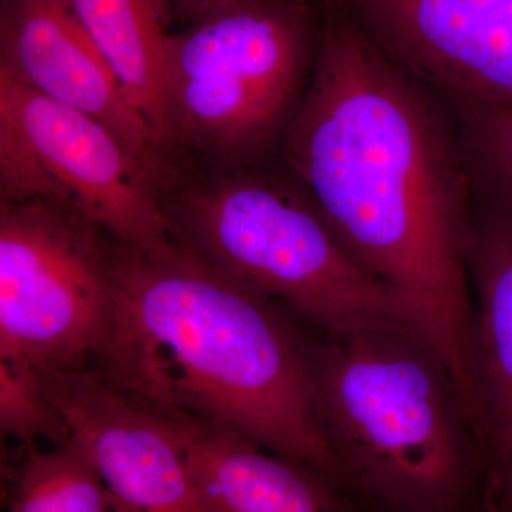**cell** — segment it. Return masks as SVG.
<instances>
[{
  "mask_svg": "<svg viewBox=\"0 0 512 512\" xmlns=\"http://www.w3.org/2000/svg\"><path fill=\"white\" fill-rule=\"evenodd\" d=\"M467 268L481 407L484 512H512V214L471 197Z\"/></svg>",
  "mask_w": 512,
  "mask_h": 512,
  "instance_id": "cell-11",
  "label": "cell"
},
{
  "mask_svg": "<svg viewBox=\"0 0 512 512\" xmlns=\"http://www.w3.org/2000/svg\"><path fill=\"white\" fill-rule=\"evenodd\" d=\"M0 429L20 444L69 440L66 424L50 402L42 376L20 363L0 360Z\"/></svg>",
  "mask_w": 512,
  "mask_h": 512,
  "instance_id": "cell-16",
  "label": "cell"
},
{
  "mask_svg": "<svg viewBox=\"0 0 512 512\" xmlns=\"http://www.w3.org/2000/svg\"><path fill=\"white\" fill-rule=\"evenodd\" d=\"M158 413L183 439L212 512H345L325 483L329 477L315 468L276 456L235 431Z\"/></svg>",
  "mask_w": 512,
  "mask_h": 512,
  "instance_id": "cell-12",
  "label": "cell"
},
{
  "mask_svg": "<svg viewBox=\"0 0 512 512\" xmlns=\"http://www.w3.org/2000/svg\"><path fill=\"white\" fill-rule=\"evenodd\" d=\"M456 110L471 190L512 214V107L451 103Z\"/></svg>",
  "mask_w": 512,
  "mask_h": 512,
  "instance_id": "cell-15",
  "label": "cell"
},
{
  "mask_svg": "<svg viewBox=\"0 0 512 512\" xmlns=\"http://www.w3.org/2000/svg\"><path fill=\"white\" fill-rule=\"evenodd\" d=\"M450 103L512 107V0H338Z\"/></svg>",
  "mask_w": 512,
  "mask_h": 512,
  "instance_id": "cell-9",
  "label": "cell"
},
{
  "mask_svg": "<svg viewBox=\"0 0 512 512\" xmlns=\"http://www.w3.org/2000/svg\"><path fill=\"white\" fill-rule=\"evenodd\" d=\"M42 382L69 440L100 474L113 512H212L183 439L163 414L97 370L42 376Z\"/></svg>",
  "mask_w": 512,
  "mask_h": 512,
  "instance_id": "cell-8",
  "label": "cell"
},
{
  "mask_svg": "<svg viewBox=\"0 0 512 512\" xmlns=\"http://www.w3.org/2000/svg\"><path fill=\"white\" fill-rule=\"evenodd\" d=\"M338 476L394 512H461L483 454L453 377L409 326L308 340Z\"/></svg>",
  "mask_w": 512,
  "mask_h": 512,
  "instance_id": "cell-3",
  "label": "cell"
},
{
  "mask_svg": "<svg viewBox=\"0 0 512 512\" xmlns=\"http://www.w3.org/2000/svg\"><path fill=\"white\" fill-rule=\"evenodd\" d=\"M161 204L175 239L322 333L416 329L396 296L342 244L281 157L237 170L170 171Z\"/></svg>",
  "mask_w": 512,
  "mask_h": 512,
  "instance_id": "cell-4",
  "label": "cell"
},
{
  "mask_svg": "<svg viewBox=\"0 0 512 512\" xmlns=\"http://www.w3.org/2000/svg\"><path fill=\"white\" fill-rule=\"evenodd\" d=\"M154 2L171 32V26L181 28L201 13L234 0H154Z\"/></svg>",
  "mask_w": 512,
  "mask_h": 512,
  "instance_id": "cell-17",
  "label": "cell"
},
{
  "mask_svg": "<svg viewBox=\"0 0 512 512\" xmlns=\"http://www.w3.org/2000/svg\"><path fill=\"white\" fill-rule=\"evenodd\" d=\"M322 30V0H234L171 30L165 174L279 158L308 92Z\"/></svg>",
  "mask_w": 512,
  "mask_h": 512,
  "instance_id": "cell-5",
  "label": "cell"
},
{
  "mask_svg": "<svg viewBox=\"0 0 512 512\" xmlns=\"http://www.w3.org/2000/svg\"><path fill=\"white\" fill-rule=\"evenodd\" d=\"M282 163L386 286L480 416L467 268L471 181L453 104L376 45L338 0Z\"/></svg>",
  "mask_w": 512,
  "mask_h": 512,
  "instance_id": "cell-1",
  "label": "cell"
},
{
  "mask_svg": "<svg viewBox=\"0 0 512 512\" xmlns=\"http://www.w3.org/2000/svg\"><path fill=\"white\" fill-rule=\"evenodd\" d=\"M69 3L109 63L127 100L147 121L161 156L165 57L170 29L156 2L69 0Z\"/></svg>",
  "mask_w": 512,
  "mask_h": 512,
  "instance_id": "cell-13",
  "label": "cell"
},
{
  "mask_svg": "<svg viewBox=\"0 0 512 512\" xmlns=\"http://www.w3.org/2000/svg\"><path fill=\"white\" fill-rule=\"evenodd\" d=\"M161 185L109 127L0 72V202L62 205L151 252L174 239Z\"/></svg>",
  "mask_w": 512,
  "mask_h": 512,
  "instance_id": "cell-7",
  "label": "cell"
},
{
  "mask_svg": "<svg viewBox=\"0 0 512 512\" xmlns=\"http://www.w3.org/2000/svg\"><path fill=\"white\" fill-rule=\"evenodd\" d=\"M0 72L109 127L163 180L156 138L69 0H0Z\"/></svg>",
  "mask_w": 512,
  "mask_h": 512,
  "instance_id": "cell-10",
  "label": "cell"
},
{
  "mask_svg": "<svg viewBox=\"0 0 512 512\" xmlns=\"http://www.w3.org/2000/svg\"><path fill=\"white\" fill-rule=\"evenodd\" d=\"M111 512H113V511H111Z\"/></svg>",
  "mask_w": 512,
  "mask_h": 512,
  "instance_id": "cell-18",
  "label": "cell"
},
{
  "mask_svg": "<svg viewBox=\"0 0 512 512\" xmlns=\"http://www.w3.org/2000/svg\"><path fill=\"white\" fill-rule=\"evenodd\" d=\"M5 512H111L106 485L72 440L39 448L22 444L6 474Z\"/></svg>",
  "mask_w": 512,
  "mask_h": 512,
  "instance_id": "cell-14",
  "label": "cell"
},
{
  "mask_svg": "<svg viewBox=\"0 0 512 512\" xmlns=\"http://www.w3.org/2000/svg\"><path fill=\"white\" fill-rule=\"evenodd\" d=\"M116 323L97 372L157 412L235 431L339 478L320 423L308 339L292 313L173 239L114 247ZM293 316V315H292Z\"/></svg>",
  "mask_w": 512,
  "mask_h": 512,
  "instance_id": "cell-2",
  "label": "cell"
},
{
  "mask_svg": "<svg viewBox=\"0 0 512 512\" xmlns=\"http://www.w3.org/2000/svg\"><path fill=\"white\" fill-rule=\"evenodd\" d=\"M117 239L62 205L0 202V360L97 369L116 323Z\"/></svg>",
  "mask_w": 512,
  "mask_h": 512,
  "instance_id": "cell-6",
  "label": "cell"
}]
</instances>
